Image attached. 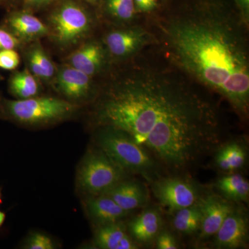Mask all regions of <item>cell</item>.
<instances>
[{
    "label": "cell",
    "instance_id": "ffe728a7",
    "mask_svg": "<svg viewBox=\"0 0 249 249\" xmlns=\"http://www.w3.org/2000/svg\"><path fill=\"white\" fill-rule=\"evenodd\" d=\"M28 63L31 73L41 80H50L55 76V67L40 45H34L27 53Z\"/></svg>",
    "mask_w": 249,
    "mask_h": 249
},
{
    "label": "cell",
    "instance_id": "2e32d148",
    "mask_svg": "<svg viewBox=\"0 0 249 249\" xmlns=\"http://www.w3.org/2000/svg\"><path fill=\"white\" fill-rule=\"evenodd\" d=\"M86 207L90 218L98 227L121 221L131 213L124 211L106 194L89 196Z\"/></svg>",
    "mask_w": 249,
    "mask_h": 249
},
{
    "label": "cell",
    "instance_id": "e0dca14e",
    "mask_svg": "<svg viewBox=\"0 0 249 249\" xmlns=\"http://www.w3.org/2000/svg\"><path fill=\"white\" fill-rule=\"evenodd\" d=\"M106 53L101 44L95 41L87 42L73 52L70 58V66L92 77L102 70Z\"/></svg>",
    "mask_w": 249,
    "mask_h": 249
},
{
    "label": "cell",
    "instance_id": "ac0fdd59",
    "mask_svg": "<svg viewBox=\"0 0 249 249\" xmlns=\"http://www.w3.org/2000/svg\"><path fill=\"white\" fill-rule=\"evenodd\" d=\"M214 163L219 170L232 173L243 168L247 163V148L239 142L221 145L216 150Z\"/></svg>",
    "mask_w": 249,
    "mask_h": 249
},
{
    "label": "cell",
    "instance_id": "7a4b0ae2",
    "mask_svg": "<svg viewBox=\"0 0 249 249\" xmlns=\"http://www.w3.org/2000/svg\"><path fill=\"white\" fill-rule=\"evenodd\" d=\"M171 61L248 114L249 58L243 20L224 5L202 1L160 24Z\"/></svg>",
    "mask_w": 249,
    "mask_h": 249
},
{
    "label": "cell",
    "instance_id": "4fadbf2b",
    "mask_svg": "<svg viewBox=\"0 0 249 249\" xmlns=\"http://www.w3.org/2000/svg\"><path fill=\"white\" fill-rule=\"evenodd\" d=\"M162 228V217L158 210L142 211L129 222L127 231L134 242L147 245L155 240Z\"/></svg>",
    "mask_w": 249,
    "mask_h": 249
},
{
    "label": "cell",
    "instance_id": "484cf974",
    "mask_svg": "<svg viewBox=\"0 0 249 249\" xmlns=\"http://www.w3.org/2000/svg\"><path fill=\"white\" fill-rule=\"evenodd\" d=\"M20 41L11 34L7 29L0 27V51L4 49H16L19 47Z\"/></svg>",
    "mask_w": 249,
    "mask_h": 249
},
{
    "label": "cell",
    "instance_id": "836d02e7",
    "mask_svg": "<svg viewBox=\"0 0 249 249\" xmlns=\"http://www.w3.org/2000/svg\"><path fill=\"white\" fill-rule=\"evenodd\" d=\"M3 2V0H0V4H1V3Z\"/></svg>",
    "mask_w": 249,
    "mask_h": 249
},
{
    "label": "cell",
    "instance_id": "e575fe53",
    "mask_svg": "<svg viewBox=\"0 0 249 249\" xmlns=\"http://www.w3.org/2000/svg\"><path fill=\"white\" fill-rule=\"evenodd\" d=\"M4 1H6V0H3V2H4Z\"/></svg>",
    "mask_w": 249,
    "mask_h": 249
},
{
    "label": "cell",
    "instance_id": "8fae6325",
    "mask_svg": "<svg viewBox=\"0 0 249 249\" xmlns=\"http://www.w3.org/2000/svg\"><path fill=\"white\" fill-rule=\"evenodd\" d=\"M91 76L74 67H60L55 76V85L68 99L78 101L89 96L92 88Z\"/></svg>",
    "mask_w": 249,
    "mask_h": 249
},
{
    "label": "cell",
    "instance_id": "7c38bea8",
    "mask_svg": "<svg viewBox=\"0 0 249 249\" xmlns=\"http://www.w3.org/2000/svg\"><path fill=\"white\" fill-rule=\"evenodd\" d=\"M4 27L19 40H35L48 35L49 29L38 18L26 11H14L5 19Z\"/></svg>",
    "mask_w": 249,
    "mask_h": 249
},
{
    "label": "cell",
    "instance_id": "d6986e66",
    "mask_svg": "<svg viewBox=\"0 0 249 249\" xmlns=\"http://www.w3.org/2000/svg\"><path fill=\"white\" fill-rule=\"evenodd\" d=\"M215 187L219 195L232 202H248L249 181L240 174H232L219 178Z\"/></svg>",
    "mask_w": 249,
    "mask_h": 249
},
{
    "label": "cell",
    "instance_id": "52a82bcc",
    "mask_svg": "<svg viewBox=\"0 0 249 249\" xmlns=\"http://www.w3.org/2000/svg\"><path fill=\"white\" fill-rule=\"evenodd\" d=\"M152 190L160 205L172 213L196 204L204 193L196 183L178 176L157 178Z\"/></svg>",
    "mask_w": 249,
    "mask_h": 249
},
{
    "label": "cell",
    "instance_id": "8992f818",
    "mask_svg": "<svg viewBox=\"0 0 249 249\" xmlns=\"http://www.w3.org/2000/svg\"><path fill=\"white\" fill-rule=\"evenodd\" d=\"M52 36L61 47H70L88 35L91 27V18L84 8L73 0L59 4L49 18Z\"/></svg>",
    "mask_w": 249,
    "mask_h": 249
},
{
    "label": "cell",
    "instance_id": "d6a6232c",
    "mask_svg": "<svg viewBox=\"0 0 249 249\" xmlns=\"http://www.w3.org/2000/svg\"><path fill=\"white\" fill-rule=\"evenodd\" d=\"M87 1H96V0H87Z\"/></svg>",
    "mask_w": 249,
    "mask_h": 249
},
{
    "label": "cell",
    "instance_id": "9c48e42d",
    "mask_svg": "<svg viewBox=\"0 0 249 249\" xmlns=\"http://www.w3.org/2000/svg\"><path fill=\"white\" fill-rule=\"evenodd\" d=\"M214 236V245L218 249L245 247L249 237V219L245 210L236 206Z\"/></svg>",
    "mask_w": 249,
    "mask_h": 249
},
{
    "label": "cell",
    "instance_id": "6da1fadb",
    "mask_svg": "<svg viewBox=\"0 0 249 249\" xmlns=\"http://www.w3.org/2000/svg\"><path fill=\"white\" fill-rule=\"evenodd\" d=\"M94 114L101 127L122 131L173 173L196 166L222 143L213 103L167 71L140 68L111 83Z\"/></svg>",
    "mask_w": 249,
    "mask_h": 249
},
{
    "label": "cell",
    "instance_id": "4dcf8cb0",
    "mask_svg": "<svg viewBox=\"0 0 249 249\" xmlns=\"http://www.w3.org/2000/svg\"><path fill=\"white\" fill-rule=\"evenodd\" d=\"M5 218H6V214H5L4 213L0 211V227L2 226L3 223H4L5 220Z\"/></svg>",
    "mask_w": 249,
    "mask_h": 249
},
{
    "label": "cell",
    "instance_id": "30bf717a",
    "mask_svg": "<svg viewBox=\"0 0 249 249\" xmlns=\"http://www.w3.org/2000/svg\"><path fill=\"white\" fill-rule=\"evenodd\" d=\"M148 33L142 28L111 31L106 36V46L112 56L124 59L132 56L147 44Z\"/></svg>",
    "mask_w": 249,
    "mask_h": 249
},
{
    "label": "cell",
    "instance_id": "5bb4252c",
    "mask_svg": "<svg viewBox=\"0 0 249 249\" xmlns=\"http://www.w3.org/2000/svg\"><path fill=\"white\" fill-rule=\"evenodd\" d=\"M95 244L103 249H137L139 245L129 235L124 223H109L98 226L94 235Z\"/></svg>",
    "mask_w": 249,
    "mask_h": 249
},
{
    "label": "cell",
    "instance_id": "3957f363",
    "mask_svg": "<svg viewBox=\"0 0 249 249\" xmlns=\"http://www.w3.org/2000/svg\"><path fill=\"white\" fill-rule=\"evenodd\" d=\"M96 141L99 149L127 173L138 174L151 183L161 178L160 163L122 131L101 127Z\"/></svg>",
    "mask_w": 249,
    "mask_h": 249
},
{
    "label": "cell",
    "instance_id": "44dd1931",
    "mask_svg": "<svg viewBox=\"0 0 249 249\" xmlns=\"http://www.w3.org/2000/svg\"><path fill=\"white\" fill-rule=\"evenodd\" d=\"M9 89L11 94L18 99H27L36 96L39 87L36 77L28 70L14 73L10 78Z\"/></svg>",
    "mask_w": 249,
    "mask_h": 249
},
{
    "label": "cell",
    "instance_id": "cb8c5ba5",
    "mask_svg": "<svg viewBox=\"0 0 249 249\" xmlns=\"http://www.w3.org/2000/svg\"><path fill=\"white\" fill-rule=\"evenodd\" d=\"M19 62V55L16 49L0 51V68L7 71H12L17 68Z\"/></svg>",
    "mask_w": 249,
    "mask_h": 249
},
{
    "label": "cell",
    "instance_id": "f546056e",
    "mask_svg": "<svg viewBox=\"0 0 249 249\" xmlns=\"http://www.w3.org/2000/svg\"><path fill=\"white\" fill-rule=\"evenodd\" d=\"M235 1L240 6L245 17L247 18L249 15V0H235Z\"/></svg>",
    "mask_w": 249,
    "mask_h": 249
},
{
    "label": "cell",
    "instance_id": "f1b7e54d",
    "mask_svg": "<svg viewBox=\"0 0 249 249\" xmlns=\"http://www.w3.org/2000/svg\"><path fill=\"white\" fill-rule=\"evenodd\" d=\"M52 1L53 0H24V6L28 9H40Z\"/></svg>",
    "mask_w": 249,
    "mask_h": 249
},
{
    "label": "cell",
    "instance_id": "4316f807",
    "mask_svg": "<svg viewBox=\"0 0 249 249\" xmlns=\"http://www.w3.org/2000/svg\"><path fill=\"white\" fill-rule=\"evenodd\" d=\"M157 248L159 249H177L178 245L173 234L168 231H161L156 237Z\"/></svg>",
    "mask_w": 249,
    "mask_h": 249
},
{
    "label": "cell",
    "instance_id": "9a60e30c",
    "mask_svg": "<svg viewBox=\"0 0 249 249\" xmlns=\"http://www.w3.org/2000/svg\"><path fill=\"white\" fill-rule=\"evenodd\" d=\"M104 194L128 212L145 206L148 199L146 190L141 183L126 179L116 183Z\"/></svg>",
    "mask_w": 249,
    "mask_h": 249
},
{
    "label": "cell",
    "instance_id": "d590c367",
    "mask_svg": "<svg viewBox=\"0 0 249 249\" xmlns=\"http://www.w3.org/2000/svg\"><path fill=\"white\" fill-rule=\"evenodd\" d=\"M0 115H1V114H0Z\"/></svg>",
    "mask_w": 249,
    "mask_h": 249
},
{
    "label": "cell",
    "instance_id": "ba28073f",
    "mask_svg": "<svg viewBox=\"0 0 249 249\" xmlns=\"http://www.w3.org/2000/svg\"><path fill=\"white\" fill-rule=\"evenodd\" d=\"M235 204L217 193H204L199 200L201 213L199 237L208 239L215 235L226 218L235 209Z\"/></svg>",
    "mask_w": 249,
    "mask_h": 249
},
{
    "label": "cell",
    "instance_id": "277c9868",
    "mask_svg": "<svg viewBox=\"0 0 249 249\" xmlns=\"http://www.w3.org/2000/svg\"><path fill=\"white\" fill-rule=\"evenodd\" d=\"M71 103L53 97H31L27 99L0 100V114L28 124L57 122L66 119L74 111Z\"/></svg>",
    "mask_w": 249,
    "mask_h": 249
},
{
    "label": "cell",
    "instance_id": "1f68e13d",
    "mask_svg": "<svg viewBox=\"0 0 249 249\" xmlns=\"http://www.w3.org/2000/svg\"><path fill=\"white\" fill-rule=\"evenodd\" d=\"M1 204V191H0V204Z\"/></svg>",
    "mask_w": 249,
    "mask_h": 249
},
{
    "label": "cell",
    "instance_id": "83f0119b",
    "mask_svg": "<svg viewBox=\"0 0 249 249\" xmlns=\"http://www.w3.org/2000/svg\"><path fill=\"white\" fill-rule=\"evenodd\" d=\"M136 11L139 12H149L157 6V0H134Z\"/></svg>",
    "mask_w": 249,
    "mask_h": 249
},
{
    "label": "cell",
    "instance_id": "7402d4cb",
    "mask_svg": "<svg viewBox=\"0 0 249 249\" xmlns=\"http://www.w3.org/2000/svg\"><path fill=\"white\" fill-rule=\"evenodd\" d=\"M201 219V209L198 201L193 206L175 212L173 225L178 232L186 235H192L199 231Z\"/></svg>",
    "mask_w": 249,
    "mask_h": 249
},
{
    "label": "cell",
    "instance_id": "d4e9b609",
    "mask_svg": "<svg viewBox=\"0 0 249 249\" xmlns=\"http://www.w3.org/2000/svg\"><path fill=\"white\" fill-rule=\"evenodd\" d=\"M26 249H53L55 246L53 241L48 236L44 234H33L27 240Z\"/></svg>",
    "mask_w": 249,
    "mask_h": 249
},
{
    "label": "cell",
    "instance_id": "603a6c76",
    "mask_svg": "<svg viewBox=\"0 0 249 249\" xmlns=\"http://www.w3.org/2000/svg\"><path fill=\"white\" fill-rule=\"evenodd\" d=\"M107 14L120 22H129L136 13L134 0H106Z\"/></svg>",
    "mask_w": 249,
    "mask_h": 249
},
{
    "label": "cell",
    "instance_id": "5b68a950",
    "mask_svg": "<svg viewBox=\"0 0 249 249\" xmlns=\"http://www.w3.org/2000/svg\"><path fill=\"white\" fill-rule=\"evenodd\" d=\"M127 173L99 149L89 152L82 162L78 185L89 196H99L125 179Z\"/></svg>",
    "mask_w": 249,
    "mask_h": 249
}]
</instances>
